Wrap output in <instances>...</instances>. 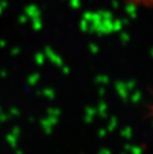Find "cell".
Segmentation results:
<instances>
[{"label": "cell", "instance_id": "obj_1", "mask_svg": "<svg viewBox=\"0 0 153 154\" xmlns=\"http://www.w3.org/2000/svg\"><path fill=\"white\" fill-rule=\"evenodd\" d=\"M131 5L141 6V7H152L153 8V0H124Z\"/></svg>", "mask_w": 153, "mask_h": 154}]
</instances>
